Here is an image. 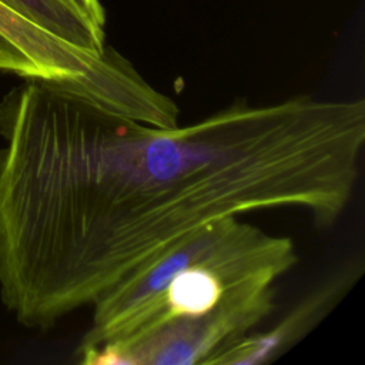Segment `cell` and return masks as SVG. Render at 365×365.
I'll list each match as a JSON object with an SVG mask.
<instances>
[{
	"instance_id": "1",
	"label": "cell",
	"mask_w": 365,
	"mask_h": 365,
	"mask_svg": "<svg viewBox=\"0 0 365 365\" xmlns=\"http://www.w3.org/2000/svg\"><path fill=\"white\" fill-rule=\"evenodd\" d=\"M0 295L44 329L217 218L295 208L331 228L359 178L365 101L237 100L163 128L27 78L0 101Z\"/></svg>"
},
{
	"instance_id": "2",
	"label": "cell",
	"mask_w": 365,
	"mask_h": 365,
	"mask_svg": "<svg viewBox=\"0 0 365 365\" xmlns=\"http://www.w3.org/2000/svg\"><path fill=\"white\" fill-rule=\"evenodd\" d=\"M295 242L227 215L188 232L106 291L77 351L114 345L127 365H217L275 307Z\"/></svg>"
},
{
	"instance_id": "3",
	"label": "cell",
	"mask_w": 365,
	"mask_h": 365,
	"mask_svg": "<svg viewBox=\"0 0 365 365\" xmlns=\"http://www.w3.org/2000/svg\"><path fill=\"white\" fill-rule=\"evenodd\" d=\"M101 53L56 36L0 1L1 71L24 78L71 81L84 77Z\"/></svg>"
},
{
	"instance_id": "4",
	"label": "cell",
	"mask_w": 365,
	"mask_h": 365,
	"mask_svg": "<svg viewBox=\"0 0 365 365\" xmlns=\"http://www.w3.org/2000/svg\"><path fill=\"white\" fill-rule=\"evenodd\" d=\"M64 84L111 114L163 128L180 124V108L174 100L153 88L123 56L107 46L84 77Z\"/></svg>"
},
{
	"instance_id": "5",
	"label": "cell",
	"mask_w": 365,
	"mask_h": 365,
	"mask_svg": "<svg viewBox=\"0 0 365 365\" xmlns=\"http://www.w3.org/2000/svg\"><path fill=\"white\" fill-rule=\"evenodd\" d=\"M364 262L352 259L305 297L267 332H251L222 354L217 365H261L284 354L307 335L354 287Z\"/></svg>"
},
{
	"instance_id": "6",
	"label": "cell",
	"mask_w": 365,
	"mask_h": 365,
	"mask_svg": "<svg viewBox=\"0 0 365 365\" xmlns=\"http://www.w3.org/2000/svg\"><path fill=\"white\" fill-rule=\"evenodd\" d=\"M56 36L87 50L101 53L106 34L81 20L58 0H0Z\"/></svg>"
},
{
	"instance_id": "7",
	"label": "cell",
	"mask_w": 365,
	"mask_h": 365,
	"mask_svg": "<svg viewBox=\"0 0 365 365\" xmlns=\"http://www.w3.org/2000/svg\"><path fill=\"white\" fill-rule=\"evenodd\" d=\"M68 10H71L81 20L93 26L94 29L104 31L106 13L100 0H58Z\"/></svg>"
}]
</instances>
